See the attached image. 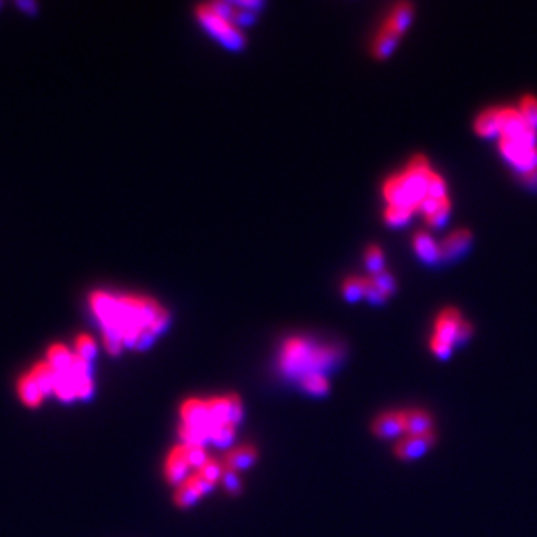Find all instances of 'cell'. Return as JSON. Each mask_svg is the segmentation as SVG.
I'll use <instances>...</instances> for the list:
<instances>
[{"label": "cell", "mask_w": 537, "mask_h": 537, "mask_svg": "<svg viewBox=\"0 0 537 537\" xmlns=\"http://www.w3.org/2000/svg\"><path fill=\"white\" fill-rule=\"evenodd\" d=\"M223 470H225V468H223L221 459L209 456V459H207V461L204 463V465L200 466L199 470H197V473H199L200 477L206 478V480H209V482H213V484L219 485Z\"/></svg>", "instance_id": "f546056e"}, {"label": "cell", "mask_w": 537, "mask_h": 537, "mask_svg": "<svg viewBox=\"0 0 537 537\" xmlns=\"http://www.w3.org/2000/svg\"><path fill=\"white\" fill-rule=\"evenodd\" d=\"M28 374L32 376V379L35 381V385L39 386L40 392H42L46 397L54 393V386H56V379H58V372L47 364L46 360L37 362V364L32 365V369L28 371Z\"/></svg>", "instance_id": "9a60e30c"}, {"label": "cell", "mask_w": 537, "mask_h": 537, "mask_svg": "<svg viewBox=\"0 0 537 537\" xmlns=\"http://www.w3.org/2000/svg\"><path fill=\"white\" fill-rule=\"evenodd\" d=\"M179 419L181 425L193 426V428H211L209 411H207L206 398L190 397L179 405Z\"/></svg>", "instance_id": "52a82bcc"}, {"label": "cell", "mask_w": 537, "mask_h": 537, "mask_svg": "<svg viewBox=\"0 0 537 537\" xmlns=\"http://www.w3.org/2000/svg\"><path fill=\"white\" fill-rule=\"evenodd\" d=\"M471 332H473V327H471V325L468 324L466 320H463L461 325H459V329H458V334H456V343H458V345H463V343H466L468 339L471 338Z\"/></svg>", "instance_id": "b9f144b4"}, {"label": "cell", "mask_w": 537, "mask_h": 537, "mask_svg": "<svg viewBox=\"0 0 537 537\" xmlns=\"http://www.w3.org/2000/svg\"><path fill=\"white\" fill-rule=\"evenodd\" d=\"M73 353L77 357L84 358L87 362H93L98 355V345L96 339L89 334H79L75 339V345H73Z\"/></svg>", "instance_id": "d4e9b609"}, {"label": "cell", "mask_w": 537, "mask_h": 537, "mask_svg": "<svg viewBox=\"0 0 537 537\" xmlns=\"http://www.w3.org/2000/svg\"><path fill=\"white\" fill-rule=\"evenodd\" d=\"M398 39H400V35L395 34V32L390 30L388 27L383 28V30L379 32V35L376 37L374 47H372L374 56L379 58V60H386L388 56H392L393 49L397 47Z\"/></svg>", "instance_id": "7402d4cb"}, {"label": "cell", "mask_w": 537, "mask_h": 537, "mask_svg": "<svg viewBox=\"0 0 537 537\" xmlns=\"http://www.w3.org/2000/svg\"><path fill=\"white\" fill-rule=\"evenodd\" d=\"M431 352L438 358H442V360H447L452 353V345L444 341V339L437 338V336H433V338H431Z\"/></svg>", "instance_id": "60d3db41"}, {"label": "cell", "mask_w": 537, "mask_h": 537, "mask_svg": "<svg viewBox=\"0 0 537 537\" xmlns=\"http://www.w3.org/2000/svg\"><path fill=\"white\" fill-rule=\"evenodd\" d=\"M435 442H437L435 431L426 435V437H411V435H405L400 440L395 442L393 452L402 461H414V459L423 458V456L433 447Z\"/></svg>", "instance_id": "8992f818"}, {"label": "cell", "mask_w": 537, "mask_h": 537, "mask_svg": "<svg viewBox=\"0 0 537 537\" xmlns=\"http://www.w3.org/2000/svg\"><path fill=\"white\" fill-rule=\"evenodd\" d=\"M471 244V233L468 230H459V232L451 233L444 242L438 246L440 251V259H454L461 256Z\"/></svg>", "instance_id": "5bb4252c"}, {"label": "cell", "mask_w": 537, "mask_h": 537, "mask_svg": "<svg viewBox=\"0 0 537 537\" xmlns=\"http://www.w3.org/2000/svg\"><path fill=\"white\" fill-rule=\"evenodd\" d=\"M522 179L525 181V185L532 186V188H537V167L536 169L529 171V173L522 174Z\"/></svg>", "instance_id": "7bdbcfd3"}, {"label": "cell", "mask_w": 537, "mask_h": 537, "mask_svg": "<svg viewBox=\"0 0 537 537\" xmlns=\"http://www.w3.org/2000/svg\"><path fill=\"white\" fill-rule=\"evenodd\" d=\"M501 113V138H511V140H517L524 129L527 127V124L522 119L520 112L513 108H504L499 110Z\"/></svg>", "instance_id": "d6986e66"}, {"label": "cell", "mask_w": 537, "mask_h": 537, "mask_svg": "<svg viewBox=\"0 0 537 537\" xmlns=\"http://www.w3.org/2000/svg\"><path fill=\"white\" fill-rule=\"evenodd\" d=\"M183 449H185V458L188 461L192 471H197L204 463L209 459V452H207V447H199V445H185L183 444Z\"/></svg>", "instance_id": "4dcf8cb0"}, {"label": "cell", "mask_w": 537, "mask_h": 537, "mask_svg": "<svg viewBox=\"0 0 537 537\" xmlns=\"http://www.w3.org/2000/svg\"><path fill=\"white\" fill-rule=\"evenodd\" d=\"M365 265L372 275L385 272V256L378 246H371L365 252Z\"/></svg>", "instance_id": "836d02e7"}, {"label": "cell", "mask_w": 537, "mask_h": 537, "mask_svg": "<svg viewBox=\"0 0 537 537\" xmlns=\"http://www.w3.org/2000/svg\"><path fill=\"white\" fill-rule=\"evenodd\" d=\"M475 131L482 138H501V113L499 110H485L475 120Z\"/></svg>", "instance_id": "2e32d148"}, {"label": "cell", "mask_w": 537, "mask_h": 537, "mask_svg": "<svg viewBox=\"0 0 537 537\" xmlns=\"http://www.w3.org/2000/svg\"><path fill=\"white\" fill-rule=\"evenodd\" d=\"M16 392L21 404L28 409H39L44 404V400H46V395L40 392V388L35 385V381L28 372L18 379Z\"/></svg>", "instance_id": "4fadbf2b"}, {"label": "cell", "mask_w": 537, "mask_h": 537, "mask_svg": "<svg viewBox=\"0 0 537 537\" xmlns=\"http://www.w3.org/2000/svg\"><path fill=\"white\" fill-rule=\"evenodd\" d=\"M364 298H367L369 301L374 303V305H383V303L388 299V296H386L385 292L381 291V289L376 286V284L371 280V277H369V279H365V296Z\"/></svg>", "instance_id": "f35d334b"}, {"label": "cell", "mask_w": 537, "mask_h": 537, "mask_svg": "<svg viewBox=\"0 0 537 537\" xmlns=\"http://www.w3.org/2000/svg\"><path fill=\"white\" fill-rule=\"evenodd\" d=\"M412 16H414V9H412L411 4L402 2L392 11V16L386 21L385 27H388L390 30H393L397 35H402L411 25Z\"/></svg>", "instance_id": "ffe728a7"}, {"label": "cell", "mask_w": 537, "mask_h": 537, "mask_svg": "<svg viewBox=\"0 0 537 537\" xmlns=\"http://www.w3.org/2000/svg\"><path fill=\"white\" fill-rule=\"evenodd\" d=\"M461 322L463 320L458 310H445V312L440 313V317L437 319V324H435V336L444 339V341L451 343V345H454L456 334H458V329Z\"/></svg>", "instance_id": "30bf717a"}, {"label": "cell", "mask_w": 537, "mask_h": 537, "mask_svg": "<svg viewBox=\"0 0 537 537\" xmlns=\"http://www.w3.org/2000/svg\"><path fill=\"white\" fill-rule=\"evenodd\" d=\"M89 306L103 331L105 348L112 355H119L124 346L150 348L171 322L169 312L146 296H113L96 291L91 294Z\"/></svg>", "instance_id": "6da1fadb"}, {"label": "cell", "mask_w": 537, "mask_h": 537, "mask_svg": "<svg viewBox=\"0 0 537 537\" xmlns=\"http://www.w3.org/2000/svg\"><path fill=\"white\" fill-rule=\"evenodd\" d=\"M412 213H414V209L411 206H388L385 209V221L386 225L395 226V228L404 226L411 221Z\"/></svg>", "instance_id": "4316f807"}, {"label": "cell", "mask_w": 537, "mask_h": 537, "mask_svg": "<svg viewBox=\"0 0 537 537\" xmlns=\"http://www.w3.org/2000/svg\"><path fill=\"white\" fill-rule=\"evenodd\" d=\"M192 468L185 458V449L183 444H176L174 447L169 449L166 459H164V478L171 487L176 489L181 485L186 478L192 475Z\"/></svg>", "instance_id": "5b68a950"}, {"label": "cell", "mask_w": 537, "mask_h": 537, "mask_svg": "<svg viewBox=\"0 0 537 537\" xmlns=\"http://www.w3.org/2000/svg\"><path fill=\"white\" fill-rule=\"evenodd\" d=\"M319 360L327 362L329 358L324 355V352H312V346L305 339L292 338L284 345L280 365L289 374H294V372L306 371L310 364L317 365Z\"/></svg>", "instance_id": "3957f363"}, {"label": "cell", "mask_w": 537, "mask_h": 537, "mask_svg": "<svg viewBox=\"0 0 537 537\" xmlns=\"http://www.w3.org/2000/svg\"><path fill=\"white\" fill-rule=\"evenodd\" d=\"M75 393H77V400H89L91 397L94 395V383L93 378H80L75 379Z\"/></svg>", "instance_id": "74e56055"}, {"label": "cell", "mask_w": 537, "mask_h": 537, "mask_svg": "<svg viewBox=\"0 0 537 537\" xmlns=\"http://www.w3.org/2000/svg\"><path fill=\"white\" fill-rule=\"evenodd\" d=\"M20 7H23V9H32V11H34L35 9V4H32V2H20Z\"/></svg>", "instance_id": "ee69618b"}, {"label": "cell", "mask_w": 537, "mask_h": 537, "mask_svg": "<svg viewBox=\"0 0 537 537\" xmlns=\"http://www.w3.org/2000/svg\"><path fill=\"white\" fill-rule=\"evenodd\" d=\"M426 195L437 200L447 199V185H445L444 178L431 173L428 181H426Z\"/></svg>", "instance_id": "d590c367"}, {"label": "cell", "mask_w": 537, "mask_h": 537, "mask_svg": "<svg viewBox=\"0 0 537 537\" xmlns=\"http://www.w3.org/2000/svg\"><path fill=\"white\" fill-rule=\"evenodd\" d=\"M219 485H221V487L225 489L230 496H239L240 492H242V480H240V473H235V471L223 470Z\"/></svg>", "instance_id": "e575fe53"}, {"label": "cell", "mask_w": 537, "mask_h": 537, "mask_svg": "<svg viewBox=\"0 0 537 537\" xmlns=\"http://www.w3.org/2000/svg\"><path fill=\"white\" fill-rule=\"evenodd\" d=\"M54 395H56L61 402H65V404H72L73 400H77L75 381H73V378L68 374V372H65V374H58L56 386H54Z\"/></svg>", "instance_id": "484cf974"}, {"label": "cell", "mask_w": 537, "mask_h": 537, "mask_svg": "<svg viewBox=\"0 0 537 537\" xmlns=\"http://www.w3.org/2000/svg\"><path fill=\"white\" fill-rule=\"evenodd\" d=\"M372 433L383 440H395L405 437V412H383L372 423Z\"/></svg>", "instance_id": "9c48e42d"}, {"label": "cell", "mask_w": 537, "mask_h": 537, "mask_svg": "<svg viewBox=\"0 0 537 537\" xmlns=\"http://www.w3.org/2000/svg\"><path fill=\"white\" fill-rule=\"evenodd\" d=\"M207 411H209L211 426L214 425H233L239 426L244 419V404L239 395H216L206 398Z\"/></svg>", "instance_id": "277c9868"}, {"label": "cell", "mask_w": 537, "mask_h": 537, "mask_svg": "<svg viewBox=\"0 0 537 537\" xmlns=\"http://www.w3.org/2000/svg\"><path fill=\"white\" fill-rule=\"evenodd\" d=\"M520 115L529 127L537 131V100L534 96H525L520 103Z\"/></svg>", "instance_id": "d6a6232c"}, {"label": "cell", "mask_w": 537, "mask_h": 537, "mask_svg": "<svg viewBox=\"0 0 537 537\" xmlns=\"http://www.w3.org/2000/svg\"><path fill=\"white\" fill-rule=\"evenodd\" d=\"M259 452L252 444L233 445L232 449L223 454L221 463L225 470L235 471V473H242V471L251 470L252 466L258 463Z\"/></svg>", "instance_id": "ba28073f"}, {"label": "cell", "mask_w": 537, "mask_h": 537, "mask_svg": "<svg viewBox=\"0 0 537 537\" xmlns=\"http://www.w3.org/2000/svg\"><path fill=\"white\" fill-rule=\"evenodd\" d=\"M405 412V435L411 437H426L433 433V418L425 411L412 409Z\"/></svg>", "instance_id": "7c38bea8"}, {"label": "cell", "mask_w": 537, "mask_h": 537, "mask_svg": "<svg viewBox=\"0 0 537 537\" xmlns=\"http://www.w3.org/2000/svg\"><path fill=\"white\" fill-rule=\"evenodd\" d=\"M179 444L185 445H199V447H207L209 442V430L206 428H193V426L179 425L178 428Z\"/></svg>", "instance_id": "cb8c5ba5"}, {"label": "cell", "mask_w": 537, "mask_h": 537, "mask_svg": "<svg viewBox=\"0 0 537 537\" xmlns=\"http://www.w3.org/2000/svg\"><path fill=\"white\" fill-rule=\"evenodd\" d=\"M383 195H385L388 206H411L414 209L404 176H392L386 179L385 186H383Z\"/></svg>", "instance_id": "8fae6325"}, {"label": "cell", "mask_w": 537, "mask_h": 537, "mask_svg": "<svg viewBox=\"0 0 537 537\" xmlns=\"http://www.w3.org/2000/svg\"><path fill=\"white\" fill-rule=\"evenodd\" d=\"M75 353L72 352L70 348H67L61 343H56V345L49 346L46 353V362L58 372V374H65V372L70 371L72 362Z\"/></svg>", "instance_id": "ac0fdd59"}, {"label": "cell", "mask_w": 537, "mask_h": 537, "mask_svg": "<svg viewBox=\"0 0 537 537\" xmlns=\"http://www.w3.org/2000/svg\"><path fill=\"white\" fill-rule=\"evenodd\" d=\"M412 244H414V251L418 252V256L425 263L433 265V263H437L438 259H440V251H438V246L435 244V240L431 239L428 233H423V232L416 233Z\"/></svg>", "instance_id": "44dd1931"}, {"label": "cell", "mask_w": 537, "mask_h": 537, "mask_svg": "<svg viewBox=\"0 0 537 537\" xmlns=\"http://www.w3.org/2000/svg\"><path fill=\"white\" fill-rule=\"evenodd\" d=\"M371 280L376 284V286H378L379 289H381V291L385 292L386 296L393 294L395 289H397V284H395V279H393L392 275H390L388 272H381V273H378V275H372V277H371Z\"/></svg>", "instance_id": "ab89813d"}, {"label": "cell", "mask_w": 537, "mask_h": 537, "mask_svg": "<svg viewBox=\"0 0 537 537\" xmlns=\"http://www.w3.org/2000/svg\"><path fill=\"white\" fill-rule=\"evenodd\" d=\"M202 498V492L199 491V487H197L195 482L192 480V477H188L181 485H178L173 494V501L179 510H190V508L195 506Z\"/></svg>", "instance_id": "e0dca14e"}, {"label": "cell", "mask_w": 537, "mask_h": 537, "mask_svg": "<svg viewBox=\"0 0 537 537\" xmlns=\"http://www.w3.org/2000/svg\"><path fill=\"white\" fill-rule=\"evenodd\" d=\"M303 388L308 393L315 395V397H324L329 392V383L324 376L317 374V372H308L303 378Z\"/></svg>", "instance_id": "f1b7e54d"}, {"label": "cell", "mask_w": 537, "mask_h": 537, "mask_svg": "<svg viewBox=\"0 0 537 537\" xmlns=\"http://www.w3.org/2000/svg\"><path fill=\"white\" fill-rule=\"evenodd\" d=\"M197 18L202 23V27L211 35L216 37L223 46L228 47V49L239 51L246 46V37L242 35L240 28L235 27L228 18L219 16L218 13H214L207 4L197 7Z\"/></svg>", "instance_id": "7a4b0ae2"}, {"label": "cell", "mask_w": 537, "mask_h": 537, "mask_svg": "<svg viewBox=\"0 0 537 537\" xmlns=\"http://www.w3.org/2000/svg\"><path fill=\"white\" fill-rule=\"evenodd\" d=\"M343 298L350 303H355L365 296V279H358V277H350L343 282L341 286Z\"/></svg>", "instance_id": "83f0119b"}, {"label": "cell", "mask_w": 537, "mask_h": 537, "mask_svg": "<svg viewBox=\"0 0 537 537\" xmlns=\"http://www.w3.org/2000/svg\"><path fill=\"white\" fill-rule=\"evenodd\" d=\"M449 214H451V202H449V199H442L438 206L430 214H426V221L433 228H440L449 219Z\"/></svg>", "instance_id": "1f68e13d"}, {"label": "cell", "mask_w": 537, "mask_h": 537, "mask_svg": "<svg viewBox=\"0 0 537 537\" xmlns=\"http://www.w3.org/2000/svg\"><path fill=\"white\" fill-rule=\"evenodd\" d=\"M237 438V426L233 425H214L209 428V442L216 447L232 449Z\"/></svg>", "instance_id": "603a6c76"}, {"label": "cell", "mask_w": 537, "mask_h": 537, "mask_svg": "<svg viewBox=\"0 0 537 537\" xmlns=\"http://www.w3.org/2000/svg\"><path fill=\"white\" fill-rule=\"evenodd\" d=\"M499 150H501L504 159L510 160V162L515 166V162H517L518 157L522 155V152H524L525 148L518 143L517 140H511V138H499Z\"/></svg>", "instance_id": "8d00e7d4"}]
</instances>
